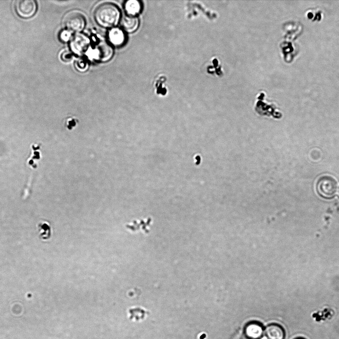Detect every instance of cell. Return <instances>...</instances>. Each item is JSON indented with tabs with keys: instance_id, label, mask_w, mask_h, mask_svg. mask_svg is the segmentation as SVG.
Instances as JSON below:
<instances>
[{
	"instance_id": "12",
	"label": "cell",
	"mask_w": 339,
	"mask_h": 339,
	"mask_svg": "<svg viewBox=\"0 0 339 339\" xmlns=\"http://www.w3.org/2000/svg\"><path fill=\"white\" fill-rule=\"evenodd\" d=\"M78 124V121L76 119L71 118L66 120L65 127L69 130H73Z\"/></svg>"
},
{
	"instance_id": "2",
	"label": "cell",
	"mask_w": 339,
	"mask_h": 339,
	"mask_svg": "<svg viewBox=\"0 0 339 339\" xmlns=\"http://www.w3.org/2000/svg\"><path fill=\"white\" fill-rule=\"evenodd\" d=\"M338 189L336 179L330 175H323L319 178L316 185V190L321 197L331 199L335 197Z\"/></svg>"
},
{
	"instance_id": "14",
	"label": "cell",
	"mask_w": 339,
	"mask_h": 339,
	"mask_svg": "<svg viewBox=\"0 0 339 339\" xmlns=\"http://www.w3.org/2000/svg\"><path fill=\"white\" fill-rule=\"evenodd\" d=\"M72 55L68 52L64 53L62 55L63 61L66 62L70 61V59L72 58Z\"/></svg>"
},
{
	"instance_id": "8",
	"label": "cell",
	"mask_w": 339,
	"mask_h": 339,
	"mask_svg": "<svg viewBox=\"0 0 339 339\" xmlns=\"http://www.w3.org/2000/svg\"><path fill=\"white\" fill-rule=\"evenodd\" d=\"M109 38L111 43L116 46L123 45L126 41L124 32L119 29L113 28L109 33Z\"/></svg>"
},
{
	"instance_id": "5",
	"label": "cell",
	"mask_w": 339,
	"mask_h": 339,
	"mask_svg": "<svg viewBox=\"0 0 339 339\" xmlns=\"http://www.w3.org/2000/svg\"><path fill=\"white\" fill-rule=\"evenodd\" d=\"M90 43V39L87 36L83 34H77L71 40V49L75 54L81 55L87 51Z\"/></svg>"
},
{
	"instance_id": "1",
	"label": "cell",
	"mask_w": 339,
	"mask_h": 339,
	"mask_svg": "<svg viewBox=\"0 0 339 339\" xmlns=\"http://www.w3.org/2000/svg\"><path fill=\"white\" fill-rule=\"evenodd\" d=\"M120 17V11L115 5L111 3L99 5L94 13V18L97 23L106 28L115 26Z\"/></svg>"
},
{
	"instance_id": "10",
	"label": "cell",
	"mask_w": 339,
	"mask_h": 339,
	"mask_svg": "<svg viewBox=\"0 0 339 339\" xmlns=\"http://www.w3.org/2000/svg\"><path fill=\"white\" fill-rule=\"evenodd\" d=\"M263 330L262 327L257 323L249 324L246 328L245 333L250 338L257 339L262 335Z\"/></svg>"
},
{
	"instance_id": "3",
	"label": "cell",
	"mask_w": 339,
	"mask_h": 339,
	"mask_svg": "<svg viewBox=\"0 0 339 339\" xmlns=\"http://www.w3.org/2000/svg\"><path fill=\"white\" fill-rule=\"evenodd\" d=\"M64 23L68 30L75 32L82 31L86 24L84 16L77 12L68 13L65 18Z\"/></svg>"
},
{
	"instance_id": "13",
	"label": "cell",
	"mask_w": 339,
	"mask_h": 339,
	"mask_svg": "<svg viewBox=\"0 0 339 339\" xmlns=\"http://www.w3.org/2000/svg\"><path fill=\"white\" fill-rule=\"evenodd\" d=\"M71 37V33L68 31H64L61 34V38L64 42H67Z\"/></svg>"
},
{
	"instance_id": "7",
	"label": "cell",
	"mask_w": 339,
	"mask_h": 339,
	"mask_svg": "<svg viewBox=\"0 0 339 339\" xmlns=\"http://www.w3.org/2000/svg\"><path fill=\"white\" fill-rule=\"evenodd\" d=\"M265 335L268 339H284L285 331L282 327L277 324H271L265 330Z\"/></svg>"
},
{
	"instance_id": "15",
	"label": "cell",
	"mask_w": 339,
	"mask_h": 339,
	"mask_svg": "<svg viewBox=\"0 0 339 339\" xmlns=\"http://www.w3.org/2000/svg\"><path fill=\"white\" fill-rule=\"evenodd\" d=\"M338 196L339 197V190H338Z\"/></svg>"
},
{
	"instance_id": "6",
	"label": "cell",
	"mask_w": 339,
	"mask_h": 339,
	"mask_svg": "<svg viewBox=\"0 0 339 339\" xmlns=\"http://www.w3.org/2000/svg\"><path fill=\"white\" fill-rule=\"evenodd\" d=\"M94 57L97 61L106 62L112 57L113 51L112 47L107 43H99L95 47Z\"/></svg>"
},
{
	"instance_id": "11",
	"label": "cell",
	"mask_w": 339,
	"mask_h": 339,
	"mask_svg": "<svg viewBox=\"0 0 339 339\" xmlns=\"http://www.w3.org/2000/svg\"><path fill=\"white\" fill-rule=\"evenodd\" d=\"M125 9L129 15L134 16L141 12L142 5L136 0H130L125 4Z\"/></svg>"
},
{
	"instance_id": "16",
	"label": "cell",
	"mask_w": 339,
	"mask_h": 339,
	"mask_svg": "<svg viewBox=\"0 0 339 339\" xmlns=\"http://www.w3.org/2000/svg\"></svg>"
},
{
	"instance_id": "4",
	"label": "cell",
	"mask_w": 339,
	"mask_h": 339,
	"mask_svg": "<svg viewBox=\"0 0 339 339\" xmlns=\"http://www.w3.org/2000/svg\"><path fill=\"white\" fill-rule=\"evenodd\" d=\"M37 5L33 0H18L15 3L17 15L23 18H29L36 13Z\"/></svg>"
},
{
	"instance_id": "9",
	"label": "cell",
	"mask_w": 339,
	"mask_h": 339,
	"mask_svg": "<svg viewBox=\"0 0 339 339\" xmlns=\"http://www.w3.org/2000/svg\"><path fill=\"white\" fill-rule=\"evenodd\" d=\"M121 26L127 32H133L138 27V19L135 16L126 15L122 19Z\"/></svg>"
}]
</instances>
